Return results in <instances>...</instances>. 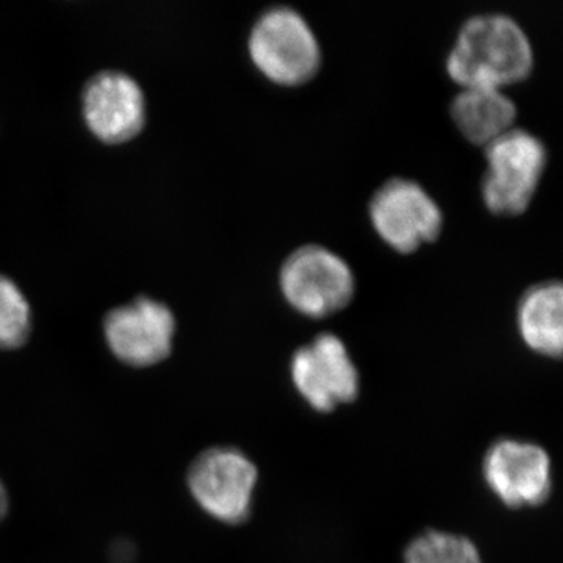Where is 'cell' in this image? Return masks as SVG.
Returning a JSON list of instances; mask_svg holds the SVG:
<instances>
[{"label":"cell","mask_w":563,"mask_h":563,"mask_svg":"<svg viewBox=\"0 0 563 563\" xmlns=\"http://www.w3.org/2000/svg\"><path fill=\"white\" fill-rule=\"evenodd\" d=\"M84 114L88 128L99 140L124 143L143 129V92L125 74H98L85 90Z\"/></svg>","instance_id":"cell-10"},{"label":"cell","mask_w":563,"mask_h":563,"mask_svg":"<svg viewBox=\"0 0 563 563\" xmlns=\"http://www.w3.org/2000/svg\"><path fill=\"white\" fill-rule=\"evenodd\" d=\"M250 54L263 76L290 87L312 79L321 65L312 25L288 5L263 11L251 31Z\"/></svg>","instance_id":"cell-2"},{"label":"cell","mask_w":563,"mask_h":563,"mask_svg":"<svg viewBox=\"0 0 563 563\" xmlns=\"http://www.w3.org/2000/svg\"><path fill=\"white\" fill-rule=\"evenodd\" d=\"M547 147L539 136L512 128L485 146L487 172L483 199L493 213L518 214L528 209L544 166Z\"/></svg>","instance_id":"cell-4"},{"label":"cell","mask_w":563,"mask_h":563,"mask_svg":"<svg viewBox=\"0 0 563 563\" xmlns=\"http://www.w3.org/2000/svg\"><path fill=\"white\" fill-rule=\"evenodd\" d=\"M487 490L510 510L537 509L554 488L553 459L536 442L499 439L485 451L481 465Z\"/></svg>","instance_id":"cell-6"},{"label":"cell","mask_w":563,"mask_h":563,"mask_svg":"<svg viewBox=\"0 0 563 563\" xmlns=\"http://www.w3.org/2000/svg\"><path fill=\"white\" fill-rule=\"evenodd\" d=\"M517 329L528 350L547 358L563 351V288L547 280L525 291L517 309Z\"/></svg>","instance_id":"cell-11"},{"label":"cell","mask_w":563,"mask_h":563,"mask_svg":"<svg viewBox=\"0 0 563 563\" xmlns=\"http://www.w3.org/2000/svg\"><path fill=\"white\" fill-rule=\"evenodd\" d=\"M404 563H485L483 553L463 533L426 529L404 548Z\"/></svg>","instance_id":"cell-13"},{"label":"cell","mask_w":563,"mask_h":563,"mask_svg":"<svg viewBox=\"0 0 563 563\" xmlns=\"http://www.w3.org/2000/svg\"><path fill=\"white\" fill-rule=\"evenodd\" d=\"M285 301L296 312L324 318L351 302L355 276L350 263L322 244H303L285 258L279 273Z\"/></svg>","instance_id":"cell-3"},{"label":"cell","mask_w":563,"mask_h":563,"mask_svg":"<svg viewBox=\"0 0 563 563\" xmlns=\"http://www.w3.org/2000/svg\"><path fill=\"white\" fill-rule=\"evenodd\" d=\"M533 66L531 40L509 14L479 13L463 22L446 58L461 87L503 88L523 80Z\"/></svg>","instance_id":"cell-1"},{"label":"cell","mask_w":563,"mask_h":563,"mask_svg":"<svg viewBox=\"0 0 563 563\" xmlns=\"http://www.w3.org/2000/svg\"><path fill=\"white\" fill-rule=\"evenodd\" d=\"M258 468L243 451L217 446L203 451L188 472V487L203 512L225 525L251 517Z\"/></svg>","instance_id":"cell-7"},{"label":"cell","mask_w":563,"mask_h":563,"mask_svg":"<svg viewBox=\"0 0 563 563\" xmlns=\"http://www.w3.org/2000/svg\"><path fill=\"white\" fill-rule=\"evenodd\" d=\"M369 218L376 232L393 250L412 252L440 235L443 211L422 185L393 177L374 192Z\"/></svg>","instance_id":"cell-8"},{"label":"cell","mask_w":563,"mask_h":563,"mask_svg":"<svg viewBox=\"0 0 563 563\" xmlns=\"http://www.w3.org/2000/svg\"><path fill=\"white\" fill-rule=\"evenodd\" d=\"M451 117L466 139L487 146L514 128L517 106L503 88L462 87L451 102Z\"/></svg>","instance_id":"cell-12"},{"label":"cell","mask_w":563,"mask_h":563,"mask_svg":"<svg viewBox=\"0 0 563 563\" xmlns=\"http://www.w3.org/2000/svg\"><path fill=\"white\" fill-rule=\"evenodd\" d=\"M288 372L299 398L318 413H332L361 395V373L335 333H318L292 352Z\"/></svg>","instance_id":"cell-5"},{"label":"cell","mask_w":563,"mask_h":563,"mask_svg":"<svg viewBox=\"0 0 563 563\" xmlns=\"http://www.w3.org/2000/svg\"><path fill=\"white\" fill-rule=\"evenodd\" d=\"M31 332V309L20 288L0 276V350H16Z\"/></svg>","instance_id":"cell-14"},{"label":"cell","mask_w":563,"mask_h":563,"mask_svg":"<svg viewBox=\"0 0 563 563\" xmlns=\"http://www.w3.org/2000/svg\"><path fill=\"white\" fill-rule=\"evenodd\" d=\"M103 329L111 352L121 362L151 366L172 352L176 321L168 307L140 298L110 312Z\"/></svg>","instance_id":"cell-9"},{"label":"cell","mask_w":563,"mask_h":563,"mask_svg":"<svg viewBox=\"0 0 563 563\" xmlns=\"http://www.w3.org/2000/svg\"><path fill=\"white\" fill-rule=\"evenodd\" d=\"M7 509H9V496H7L5 487L0 483V520L5 517Z\"/></svg>","instance_id":"cell-15"}]
</instances>
